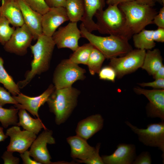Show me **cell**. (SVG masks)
Segmentation results:
<instances>
[{
	"label": "cell",
	"mask_w": 164,
	"mask_h": 164,
	"mask_svg": "<svg viewBox=\"0 0 164 164\" xmlns=\"http://www.w3.org/2000/svg\"><path fill=\"white\" fill-rule=\"evenodd\" d=\"M55 45L52 37L42 34L38 37L36 43L30 46L29 47L33 56L31 68L26 72L25 79L17 83L20 89L26 87L36 75L49 70Z\"/></svg>",
	"instance_id": "obj_1"
},
{
	"label": "cell",
	"mask_w": 164,
	"mask_h": 164,
	"mask_svg": "<svg viewBox=\"0 0 164 164\" xmlns=\"http://www.w3.org/2000/svg\"><path fill=\"white\" fill-rule=\"evenodd\" d=\"M118 7L125 19L126 30L130 39L132 36L153 23L157 14L153 7L141 4L136 1L121 3Z\"/></svg>",
	"instance_id": "obj_2"
},
{
	"label": "cell",
	"mask_w": 164,
	"mask_h": 164,
	"mask_svg": "<svg viewBox=\"0 0 164 164\" xmlns=\"http://www.w3.org/2000/svg\"><path fill=\"white\" fill-rule=\"evenodd\" d=\"M80 29L81 36L87 39L106 58L121 56L132 50L129 40L125 37L114 35L105 37L95 35L89 32L82 23Z\"/></svg>",
	"instance_id": "obj_3"
},
{
	"label": "cell",
	"mask_w": 164,
	"mask_h": 164,
	"mask_svg": "<svg viewBox=\"0 0 164 164\" xmlns=\"http://www.w3.org/2000/svg\"><path fill=\"white\" fill-rule=\"evenodd\" d=\"M80 91L71 87L55 89L46 102L50 111L55 116L56 124L64 123L69 117L77 104Z\"/></svg>",
	"instance_id": "obj_4"
},
{
	"label": "cell",
	"mask_w": 164,
	"mask_h": 164,
	"mask_svg": "<svg viewBox=\"0 0 164 164\" xmlns=\"http://www.w3.org/2000/svg\"><path fill=\"white\" fill-rule=\"evenodd\" d=\"M97 30L101 33L121 36L129 39L124 15L117 4L109 5L105 10L97 11Z\"/></svg>",
	"instance_id": "obj_5"
},
{
	"label": "cell",
	"mask_w": 164,
	"mask_h": 164,
	"mask_svg": "<svg viewBox=\"0 0 164 164\" xmlns=\"http://www.w3.org/2000/svg\"><path fill=\"white\" fill-rule=\"evenodd\" d=\"M85 69L70 62L68 59L62 60L56 67L53 81L55 88L61 89L71 87L78 80H83L86 77Z\"/></svg>",
	"instance_id": "obj_6"
},
{
	"label": "cell",
	"mask_w": 164,
	"mask_h": 164,
	"mask_svg": "<svg viewBox=\"0 0 164 164\" xmlns=\"http://www.w3.org/2000/svg\"><path fill=\"white\" fill-rule=\"evenodd\" d=\"M145 53V50H132L123 56L111 59L109 66L115 70L116 77H122L141 67Z\"/></svg>",
	"instance_id": "obj_7"
},
{
	"label": "cell",
	"mask_w": 164,
	"mask_h": 164,
	"mask_svg": "<svg viewBox=\"0 0 164 164\" xmlns=\"http://www.w3.org/2000/svg\"><path fill=\"white\" fill-rule=\"evenodd\" d=\"M126 124L138 137L139 140L145 145L157 147L164 152V122L150 124L146 129L139 128L126 121Z\"/></svg>",
	"instance_id": "obj_8"
},
{
	"label": "cell",
	"mask_w": 164,
	"mask_h": 164,
	"mask_svg": "<svg viewBox=\"0 0 164 164\" xmlns=\"http://www.w3.org/2000/svg\"><path fill=\"white\" fill-rule=\"evenodd\" d=\"M33 39V35L24 23L15 29L9 40L3 46L5 50L18 56L26 55Z\"/></svg>",
	"instance_id": "obj_9"
},
{
	"label": "cell",
	"mask_w": 164,
	"mask_h": 164,
	"mask_svg": "<svg viewBox=\"0 0 164 164\" xmlns=\"http://www.w3.org/2000/svg\"><path fill=\"white\" fill-rule=\"evenodd\" d=\"M81 37L77 22H71L65 26L60 27L52 36L58 49L68 48L73 52L79 46L78 41Z\"/></svg>",
	"instance_id": "obj_10"
},
{
	"label": "cell",
	"mask_w": 164,
	"mask_h": 164,
	"mask_svg": "<svg viewBox=\"0 0 164 164\" xmlns=\"http://www.w3.org/2000/svg\"><path fill=\"white\" fill-rule=\"evenodd\" d=\"M52 135V130L44 129L30 147L29 151L30 156L41 164L54 163L50 161L51 158L47 147V144L55 143V139Z\"/></svg>",
	"instance_id": "obj_11"
},
{
	"label": "cell",
	"mask_w": 164,
	"mask_h": 164,
	"mask_svg": "<svg viewBox=\"0 0 164 164\" xmlns=\"http://www.w3.org/2000/svg\"><path fill=\"white\" fill-rule=\"evenodd\" d=\"M5 134L10 137L7 150L20 154L27 150L37 137L36 134L26 130L22 131L17 125L8 128Z\"/></svg>",
	"instance_id": "obj_12"
},
{
	"label": "cell",
	"mask_w": 164,
	"mask_h": 164,
	"mask_svg": "<svg viewBox=\"0 0 164 164\" xmlns=\"http://www.w3.org/2000/svg\"><path fill=\"white\" fill-rule=\"evenodd\" d=\"M55 89L54 85L50 84L43 93L37 96L29 97L21 92L17 95L12 96L18 103L14 105V106L18 110L25 109L34 116L39 118V108L47 102L49 97Z\"/></svg>",
	"instance_id": "obj_13"
},
{
	"label": "cell",
	"mask_w": 164,
	"mask_h": 164,
	"mask_svg": "<svg viewBox=\"0 0 164 164\" xmlns=\"http://www.w3.org/2000/svg\"><path fill=\"white\" fill-rule=\"evenodd\" d=\"M68 20L69 19L65 7L50 8L47 12L42 15V34L52 37L61 25Z\"/></svg>",
	"instance_id": "obj_14"
},
{
	"label": "cell",
	"mask_w": 164,
	"mask_h": 164,
	"mask_svg": "<svg viewBox=\"0 0 164 164\" xmlns=\"http://www.w3.org/2000/svg\"><path fill=\"white\" fill-rule=\"evenodd\" d=\"M135 92L143 94L149 101L147 108L149 117H158L164 120V89L147 90L139 87L134 88Z\"/></svg>",
	"instance_id": "obj_15"
},
{
	"label": "cell",
	"mask_w": 164,
	"mask_h": 164,
	"mask_svg": "<svg viewBox=\"0 0 164 164\" xmlns=\"http://www.w3.org/2000/svg\"><path fill=\"white\" fill-rule=\"evenodd\" d=\"M21 9L24 23L32 32L33 40L42 34V15L32 9L25 0H16Z\"/></svg>",
	"instance_id": "obj_16"
},
{
	"label": "cell",
	"mask_w": 164,
	"mask_h": 164,
	"mask_svg": "<svg viewBox=\"0 0 164 164\" xmlns=\"http://www.w3.org/2000/svg\"><path fill=\"white\" fill-rule=\"evenodd\" d=\"M135 154L134 145L120 144L112 154L103 155L101 157L105 164H130L133 162Z\"/></svg>",
	"instance_id": "obj_17"
},
{
	"label": "cell",
	"mask_w": 164,
	"mask_h": 164,
	"mask_svg": "<svg viewBox=\"0 0 164 164\" xmlns=\"http://www.w3.org/2000/svg\"><path fill=\"white\" fill-rule=\"evenodd\" d=\"M103 123L104 119L100 114L89 116L78 122L76 135L87 140L102 129Z\"/></svg>",
	"instance_id": "obj_18"
},
{
	"label": "cell",
	"mask_w": 164,
	"mask_h": 164,
	"mask_svg": "<svg viewBox=\"0 0 164 164\" xmlns=\"http://www.w3.org/2000/svg\"><path fill=\"white\" fill-rule=\"evenodd\" d=\"M67 140L70 147L71 157L78 162L86 159L96 150V147L91 146L86 140L77 135L68 137Z\"/></svg>",
	"instance_id": "obj_19"
},
{
	"label": "cell",
	"mask_w": 164,
	"mask_h": 164,
	"mask_svg": "<svg viewBox=\"0 0 164 164\" xmlns=\"http://www.w3.org/2000/svg\"><path fill=\"white\" fill-rule=\"evenodd\" d=\"M0 6V16L5 17L14 27L24 24L22 15L16 0H2Z\"/></svg>",
	"instance_id": "obj_20"
},
{
	"label": "cell",
	"mask_w": 164,
	"mask_h": 164,
	"mask_svg": "<svg viewBox=\"0 0 164 164\" xmlns=\"http://www.w3.org/2000/svg\"><path fill=\"white\" fill-rule=\"evenodd\" d=\"M84 5L85 12L81 20L85 28L91 32L97 30L96 23L93 18L97 12L103 9L104 6V0H83Z\"/></svg>",
	"instance_id": "obj_21"
},
{
	"label": "cell",
	"mask_w": 164,
	"mask_h": 164,
	"mask_svg": "<svg viewBox=\"0 0 164 164\" xmlns=\"http://www.w3.org/2000/svg\"><path fill=\"white\" fill-rule=\"evenodd\" d=\"M19 122L17 125L21 126L25 130L38 134L42 128H46L39 118L34 119L24 109L19 110Z\"/></svg>",
	"instance_id": "obj_22"
},
{
	"label": "cell",
	"mask_w": 164,
	"mask_h": 164,
	"mask_svg": "<svg viewBox=\"0 0 164 164\" xmlns=\"http://www.w3.org/2000/svg\"><path fill=\"white\" fill-rule=\"evenodd\" d=\"M163 65L162 58L159 50L155 49L146 52L141 68L152 76Z\"/></svg>",
	"instance_id": "obj_23"
},
{
	"label": "cell",
	"mask_w": 164,
	"mask_h": 164,
	"mask_svg": "<svg viewBox=\"0 0 164 164\" xmlns=\"http://www.w3.org/2000/svg\"><path fill=\"white\" fill-rule=\"evenodd\" d=\"M65 8L71 22H77L81 21L85 12L83 0H66Z\"/></svg>",
	"instance_id": "obj_24"
},
{
	"label": "cell",
	"mask_w": 164,
	"mask_h": 164,
	"mask_svg": "<svg viewBox=\"0 0 164 164\" xmlns=\"http://www.w3.org/2000/svg\"><path fill=\"white\" fill-rule=\"evenodd\" d=\"M153 30L142 29L132 36L135 47L137 49L151 50L155 46L152 38Z\"/></svg>",
	"instance_id": "obj_25"
},
{
	"label": "cell",
	"mask_w": 164,
	"mask_h": 164,
	"mask_svg": "<svg viewBox=\"0 0 164 164\" xmlns=\"http://www.w3.org/2000/svg\"><path fill=\"white\" fill-rule=\"evenodd\" d=\"M4 60L0 57V83L2 84L12 96L20 93V89L12 77L6 71L4 67Z\"/></svg>",
	"instance_id": "obj_26"
},
{
	"label": "cell",
	"mask_w": 164,
	"mask_h": 164,
	"mask_svg": "<svg viewBox=\"0 0 164 164\" xmlns=\"http://www.w3.org/2000/svg\"><path fill=\"white\" fill-rule=\"evenodd\" d=\"M93 47V45L90 43L79 46L68 59L70 62L77 64H82L87 65Z\"/></svg>",
	"instance_id": "obj_27"
},
{
	"label": "cell",
	"mask_w": 164,
	"mask_h": 164,
	"mask_svg": "<svg viewBox=\"0 0 164 164\" xmlns=\"http://www.w3.org/2000/svg\"><path fill=\"white\" fill-rule=\"evenodd\" d=\"M105 59L104 55L94 46L90 54L87 65L91 75L98 73Z\"/></svg>",
	"instance_id": "obj_28"
},
{
	"label": "cell",
	"mask_w": 164,
	"mask_h": 164,
	"mask_svg": "<svg viewBox=\"0 0 164 164\" xmlns=\"http://www.w3.org/2000/svg\"><path fill=\"white\" fill-rule=\"evenodd\" d=\"M18 111L13 107L8 109L0 107V122L3 127L7 128L9 125H17Z\"/></svg>",
	"instance_id": "obj_29"
},
{
	"label": "cell",
	"mask_w": 164,
	"mask_h": 164,
	"mask_svg": "<svg viewBox=\"0 0 164 164\" xmlns=\"http://www.w3.org/2000/svg\"><path fill=\"white\" fill-rule=\"evenodd\" d=\"M4 17L0 16V43L3 46L9 40L15 30Z\"/></svg>",
	"instance_id": "obj_30"
},
{
	"label": "cell",
	"mask_w": 164,
	"mask_h": 164,
	"mask_svg": "<svg viewBox=\"0 0 164 164\" xmlns=\"http://www.w3.org/2000/svg\"><path fill=\"white\" fill-rule=\"evenodd\" d=\"M25 1L32 9L42 15L47 12L50 9L45 0Z\"/></svg>",
	"instance_id": "obj_31"
},
{
	"label": "cell",
	"mask_w": 164,
	"mask_h": 164,
	"mask_svg": "<svg viewBox=\"0 0 164 164\" xmlns=\"http://www.w3.org/2000/svg\"><path fill=\"white\" fill-rule=\"evenodd\" d=\"M99 79L114 82L116 77L114 69L110 66L101 68L99 73Z\"/></svg>",
	"instance_id": "obj_32"
},
{
	"label": "cell",
	"mask_w": 164,
	"mask_h": 164,
	"mask_svg": "<svg viewBox=\"0 0 164 164\" xmlns=\"http://www.w3.org/2000/svg\"><path fill=\"white\" fill-rule=\"evenodd\" d=\"M18 104L12 96L11 95L10 93L0 86V107H2L7 104L15 105Z\"/></svg>",
	"instance_id": "obj_33"
},
{
	"label": "cell",
	"mask_w": 164,
	"mask_h": 164,
	"mask_svg": "<svg viewBox=\"0 0 164 164\" xmlns=\"http://www.w3.org/2000/svg\"><path fill=\"white\" fill-rule=\"evenodd\" d=\"M100 144L98 143L96 147V150L94 152L85 160L80 163L87 164H104L102 157L99 154Z\"/></svg>",
	"instance_id": "obj_34"
},
{
	"label": "cell",
	"mask_w": 164,
	"mask_h": 164,
	"mask_svg": "<svg viewBox=\"0 0 164 164\" xmlns=\"http://www.w3.org/2000/svg\"><path fill=\"white\" fill-rule=\"evenodd\" d=\"M13 152L7 150L3 153L1 158L4 164H18L20 160L19 158L14 156Z\"/></svg>",
	"instance_id": "obj_35"
},
{
	"label": "cell",
	"mask_w": 164,
	"mask_h": 164,
	"mask_svg": "<svg viewBox=\"0 0 164 164\" xmlns=\"http://www.w3.org/2000/svg\"><path fill=\"white\" fill-rule=\"evenodd\" d=\"M152 162L151 156L148 152L141 153L133 162L134 164H150Z\"/></svg>",
	"instance_id": "obj_36"
},
{
	"label": "cell",
	"mask_w": 164,
	"mask_h": 164,
	"mask_svg": "<svg viewBox=\"0 0 164 164\" xmlns=\"http://www.w3.org/2000/svg\"><path fill=\"white\" fill-rule=\"evenodd\" d=\"M155 80L152 82L141 83L138 84L143 87H150L158 89H164V79Z\"/></svg>",
	"instance_id": "obj_37"
},
{
	"label": "cell",
	"mask_w": 164,
	"mask_h": 164,
	"mask_svg": "<svg viewBox=\"0 0 164 164\" xmlns=\"http://www.w3.org/2000/svg\"><path fill=\"white\" fill-rule=\"evenodd\" d=\"M153 23L156 25L158 28H164V6L161 8L158 13L154 17Z\"/></svg>",
	"instance_id": "obj_38"
},
{
	"label": "cell",
	"mask_w": 164,
	"mask_h": 164,
	"mask_svg": "<svg viewBox=\"0 0 164 164\" xmlns=\"http://www.w3.org/2000/svg\"><path fill=\"white\" fill-rule=\"evenodd\" d=\"M152 38L155 42L163 43L164 42V28H158L153 30Z\"/></svg>",
	"instance_id": "obj_39"
},
{
	"label": "cell",
	"mask_w": 164,
	"mask_h": 164,
	"mask_svg": "<svg viewBox=\"0 0 164 164\" xmlns=\"http://www.w3.org/2000/svg\"><path fill=\"white\" fill-rule=\"evenodd\" d=\"M20 156L22 158L23 164H41L30 158L29 151L27 150L23 153L20 154Z\"/></svg>",
	"instance_id": "obj_40"
},
{
	"label": "cell",
	"mask_w": 164,
	"mask_h": 164,
	"mask_svg": "<svg viewBox=\"0 0 164 164\" xmlns=\"http://www.w3.org/2000/svg\"><path fill=\"white\" fill-rule=\"evenodd\" d=\"M48 6L50 8L58 7H65L66 0H45Z\"/></svg>",
	"instance_id": "obj_41"
},
{
	"label": "cell",
	"mask_w": 164,
	"mask_h": 164,
	"mask_svg": "<svg viewBox=\"0 0 164 164\" xmlns=\"http://www.w3.org/2000/svg\"><path fill=\"white\" fill-rule=\"evenodd\" d=\"M155 79H164V66L161 67L153 76Z\"/></svg>",
	"instance_id": "obj_42"
},
{
	"label": "cell",
	"mask_w": 164,
	"mask_h": 164,
	"mask_svg": "<svg viewBox=\"0 0 164 164\" xmlns=\"http://www.w3.org/2000/svg\"><path fill=\"white\" fill-rule=\"evenodd\" d=\"M138 3L153 7L156 2V0H135Z\"/></svg>",
	"instance_id": "obj_43"
},
{
	"label": "cell",
	"mask_w": 164,
	"mask_h": 164,
	"mask_svg": "<svg viewBox=\"0 0 164 164\" xmlns=\"http://www.w3.org/2000/svg\"><path fill=\"white\" fill-rule=\"evenodd\" d=\"M135 0H107V4L109 5H114V4H119L128 2L135 1Z\"/></svg>",
	"instance_id": "obj_44"
},
{
	"label": "cell",
	"mask_w": 164,
	"mask_h": 164,
	"mask_svg": "<svg viewBox=\"0 0 164 164\" xmlns=\"http://www.w3.org/2000/svg\"><path fill=\"white\" fill-rule=\"evenodd\" d=\"M8 137V136L4 133L3 128L0 126V142L4 141Z\"/></svg>",
	"instance_id": "obj_45"
},
{
	"label": "cell",
	"mask_w": 164,
	"mask_h": 164,
	"mask_svg": "<svg viewBox=\"0 0 164 164\" xmlns=\"http://www.w3.org/2000/svg\"><path fill=\"white\" fill-rule=\"evenodd\" d=\"M156 2H159L161 5H163L162 3V2H161V0H156Z\"/></svg>",
	"instance_id": "obj_46"
},
{
	"label": "cell",
	"mask_w": 164,
	"mask_h": 164,
	"mask_svg": "<svg viewBox=\"0 0 164 164\" xmlns=\"http://www.w3.org/2000/svg\"><path fill=\"white\" fill-rule=\"evenodd\" d=\"M2 0H0V2Z\"/></svg>",
	"instance_id": "obj_47"
}]
</instances>
